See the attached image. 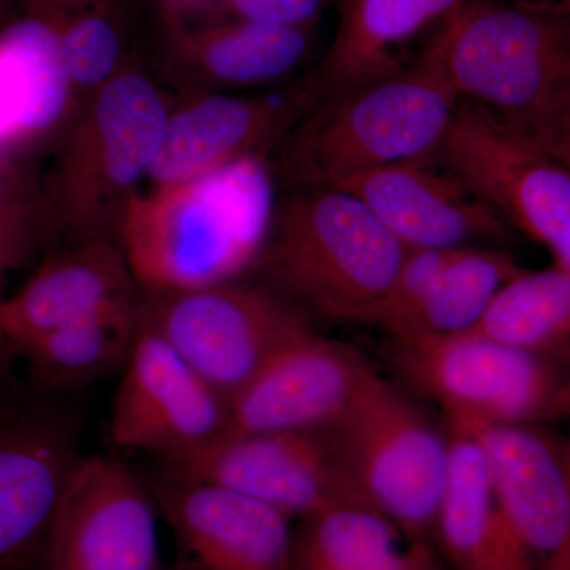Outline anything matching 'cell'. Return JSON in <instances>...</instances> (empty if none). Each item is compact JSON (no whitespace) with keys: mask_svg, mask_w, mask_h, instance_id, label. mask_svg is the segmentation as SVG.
<instances>
[{"mask_svg":"<svg viewBox=\"0 0 570 570\" xmlns=\"http://www.w3.org/2000/svg\"><path fill=\"white\" fill-rule=\"evenodd\" d=\"M41 2V0H32V3Z\"/></svg>","mask_w":570,"mask_h":570,"instance_id":"obj_37","label":"cell"},{"mask_svg":"<svg viewBox=\"0 0 570 570\" xmlns=\"http://www.w3.org/2000/svg\"><path fill=\"white\" fill-rule=\"evenodd\" d=\"M50 239L43 184L21 157L0 154V275L20 268Z\"/></svg>","mask_w":570,"mask_h":570,"instance_id":"obj_29","label":"cell"},{"mask_svg":"<svg viewBox=\"0 0 570 570\" xmlns=\"http://www.w3.org/2000/svg\"><path fill=\"white\" fill-rule=\"evenodd\" d=\"M460 100L542 151L570 119V9L535 0H466L423 55Z\"/></svg>","mask_w":570,"mask_h":570,"instance_id":"obj_1","label":"cell"},{"mask_svg":"<svg viewBox=\"0 0 570 570\" xmlns=\"http://www.w3.org/2000/svg\"><path fill=\"white\" fill-rule=\"evenodd\" d=\"M171 52L184 70L219 88H253L287 77L309 51L307 29L228 20L189 28L167 10Z\"/></svg>","mask_w":570,"mask_h":570,"instance_id":"obj_23","label":"cell"},{"mask_svg":"<svg viewBox=\"0 0 570 570\" xmlns=\"http://www.w3.org/2000/svg\"><path fill=\"white\" fill-rule=\"evenodd\" d=\"M468 433L485 456L502 515L532 560L542 562V570H570L569 444H558L538 425Z\"/></svg>","mask_w":570,"mask_h":570,"instance_id":"obj_17","label":"cell"},{"mask_svg":"<svg viewBox=\"0 0 570 570\" xmlns=\"http://www.w3.org/2000/svg\"><path fill=\"white\" fill-rule=\"evenodd\" d=\"M569 460H570V444H569Z\"/></svg>","mask_w":570,"mask_h":570,"instance_id":"obj_38","label":"cell"},{"mask_svg":"<svg viewBox=\"0 0 570 570\" xmlns=\"http://www.w3.org/2000/svg\"><path fill=\"white\" fill-rule=\"evenodd\" d=\"M354 195L407 250L475 246L505 239L509 224L452 171L425 163L377 168L336 184Z\"/></svg>","mask_w":570,"mask_h":570,"instance_id":"obj_18","label":"cell"},{"mask_svg":"<svg viewBox=\"0 0 570 570\" xmlns=\"http://www.w3.org/2000/svg\"><path fill=\"white\" fill-rule=\"evenodd\" d=\"M151 485L119 460L85 456L56 517L43 570H160Z\"/></svg>","mask_w":570,"mask_h":570,"instance_id":"obj_12","label":"cell"},{"mask_svg":"<svg viewBox=\"0 0 570 570\" xmlns=\"http://www.w3.org/2000/svg\"><path fill=\"white\" fill-rule=\"evenodd\" d=\"M374 373L337 341L299 333L230 403L232 433H317L335 425Z\"/></svg>","mask_w":570,"mask_h":570,"instance_id":"obj_16","label":"cell"},{"mask_svg":"<svg viewBox=\"0 0 570 570\" xmlns=\"http://www.w3.org/2000/svg\"><path fill=\"white\" fill-rule=\"evenodd\" d=\"M264 157L138 193L119 234L141 292L239 279L255 268L272 220Z\"/></svg>","mask_w":570,"mask_h":570,"instance_id":"obj_2","label":"cell"},{"mask_svg":"<svg viewBox=\"0 0 570 570\" xmlns=\"http://www.w3.org/2000/svg\"><path fill=\"white\" fill-rule=\"evenodd\" d=\"M570 367V273L561 266L510 279L472 332Z\"/></svg>","mask_w":570,"mask_h":570,"instance_id":"obj_26","label":"cell"},{"mask_svg":"<svg viewBox=\"0 0 570 570\" xmlns=\"http://www.w3.org/2000/svg\"><path fill=\"white\" fill-rule=\"evenodd\" d=\"M392 358L442 407L449 431L570 414V367L478 333L392 337Z\"/></svg>","mask_w":570,"mask_h":570,"instance_id":"obj_7","label":"cell"},{"mask_svg":"<svg viewBox=\"0 0 570 570\" xmlns=\"http://www.w3.org/2000/svg\"><path fill=\"white\" fill-rule=\"evenodd\" d=\"M55 24L40 10L0 28V154L61 137L78 108Z\"/></svg>","mask_w":570,"mask_h":570,"instance_id":"obj_20","label":"cell"},{"mask_svg":"<svg viewBox=\"0 0 570 570\" xmlns=\"http://www.w3.org/2000/svg\"><path fill=\"white\" fill-rule=\"evenodd\" d=\"M523 269L502 250L459 247L431 284L409 324L392 337L453 336L472 332L501 288Z\"/></svg>","mask_w":570,"mask_h":570,"instance_id":"obj_27","label":"cell"},{"mask_svg":"<svg viewBox=\"0 0 570 570\" xmlns=\"http://www.w3.org/2000/svg\"><path fill=\"white\" fill-rule=\"evenodd\" d=\"M140 316L228 403L284 344L311 328L305 314L272 288L239 279L141 292Z\"/></svg>","mask_w":570,"mask_h":570,"instance_id":"obj_8","label":"cell"},{"mask_svg":"<svg viewBox=\"0 0 570 570\" xmlns=\"http://www.w3.org/2000/svg\"><path fill=\"white\" fill-rule=\"evenodd\" d=\"M135 306L116 307L45 333L18 351L40 387H85L122 370L138 326Z\"/></svg>","mask_w":570,"mask_h":570,"instance_id":"obj_25","label":"cell"},{"mask_svg":"<svg viewBox=\"0 0 570 570\" xmlns=\"http://www.w3.org/2000/svg\"><path fill=\"white\" fill-rule=\"evenodd\" d=\"M165 471L234 491L279 510L292 520L336 502H356L324 431H228L208 448L165 461Z\"/></svg>","mask_w":570,"mask_h":570,"instance_id":"obj_13","label":"cell"},{"mask_svg":"<svg viewBox=\"0 0 570 570\" xmlns=\"http://www.w3.org/2000/svg\"><path fill=\"white\" fill-rule=\"evenodd\" d=\"M450 472L436 532L456 570H535L499 509L478 439L448 431Z\"/></svg>","mask_w":570,"mask_h":570,"instance_id":"obj_22","label":"cell"},{"mask_svg":"<svg viewBox=\"0 0 570 570\" xmlns=\"http://www.w3.org/2000/svg\"><path fill=\"white\" fill-rule=\"evenodd\" d=\"M460 99L422 58L348 91L317 97L279 142L296 187H335L354 176L436 156Z\"/></svg>","mask_w":570,"mask_h":570,"instance_id":"obj_4","label":"cell"},{"mask_svg":"<svg viewBox=\"0 0 570 570\" xmlns=\"http://www.w3.org/2000/svg\"><path fill=\"white\" fill-rule=\"evenodd\" d=\"M436 156L570 273L569 168L466 100Z\"/></svg>","mask_w":570,"mask_h":570,"instance_id":"obj_9","label":"cell"},{"mask_svg":"<svg viewBox=\"0 0 570 570\" xmlns=\"http://www.w3.org/2000/svg\"><path fill=\"white\" fill-rule=\"evenodd\" d=\"M406 254L354 195L296 187L273 208L255 268L306 317L376 324Z\"/></svg>","mask_w":570,"mask_h":570,"instance_id":"obj_3","label":"cell"},{"mask_svg":"<svg viewBox=\"0 0 570 570\" xmlns=\"http://www.w3.org/2000/svg\"><path fill=\"white\" fill-rule=\"evenodd\" d=\"M151 489L178 570H292L294 528L279 510L168 471Z\"/></svg>","mask_w":570,"mask_h":570,"instance_id":"obj_15","label":"cell"},{"mask_svg":"<svg viewBox=\"0 0 570 570\" xmlns=\"http://www.w3.org/2000/svg\"><path fill=\"white\" fill-rule=\"evenodd\" d=\"M324 433L352 499L392 521L412 543H425L436 531L448 487L449 433L376 371Z\"/></svg>","mask_w":570,"mask_h":570,"instance_id":"obj_6","label":"cell"},{"mask_svg":"<svg viewBox=\"0 0 570 570\" xmlns=\"http://www.w3.org/2000/svg\"><path fill=\"white\" fill-rule=\"evenodd\" d=\"M404 538L376 510L360 502H336L299 519L292 570H417L426 546L406 547Z\"/></svg>","mask_w":570,"mask_h":570,"instance_id":"obj_24","label":"cell"},{"mask_svg":"<svg viewBox=\"0 0 570 570\" xmlns=\"http://www.w3.org/2000/svg\"><path fill=\"white\" fill-rule=\"evenodd\" d=\"M6 279V276L0 275V365L7 362L9 355L14 354L13 348H11L9 340H7L6 332H3L2 325V306L6 298L2 296V283Z\"/></svg>","mask_w":570,"mask_h":570,"instance_id":"obj_32","label":"cell"},{"mask_svg":"<svg viewBox=\"0 0 570 570\" xmlns=\"http://www.w3.org/2000/svg\"><path fill=\"white\" fill-rule=\"evenodd\" d=\"M230 431V403L164 340L138 309L132 347L112 400L116 448L165 461L208 448Z\"/></svg>","mask_w":570,"mask_h":570,"instance_id":"obj_10","label":"cell"},{"mask_svg":"<svg viewBox=\"0 0 570 570\" xmlns=\"http://www.w3.org/2000/svg\"><path fill=\"white\" fill-rule=\"evenodd\" d=\"M466 0H341L332 45L311 75L314 99L403 69L397 51Z\"/></svg>","mask_w":570,"mask_h":570,"instance_id":"obj_21","label":"cell"},{"mask_svg":"<svg viewBox=\"0 0 570 570\" xmlns=\"http://www.w3.org/2000/svg\"><path fill=\"white\" fill-rule=\"evenodd\" d=\"M547 154H550L551 157H554L558 163L570 170V119L562 127L560 135H558L557 140L553 141Z\"/></svg>","mask_w":570,"mask_h":570,"instance_id":"obj_31","label":"cell"},{"mask_svg":"<svg viewBox=\"0 0 570 570\" xmlns=\"http://www.w3.org/2000/svg\"><path fill=\"white\" fill-rule=\"evenodd\" d=\"M223 3L228 18L307 31L324 9V0H223Z\"/></svg>","mask_w":570,"mask_h":570,"instance_id":"obj_30","label":"cell"},{"mask_svg":"<svg viewBox=\"0 0 570 570\" xmlns=\"http://www.w3.org/2000/svg\"><path fill=\"white\" fill-rule=\"evenodd\" d=\"M198 2H202V0H167V10L181 11Z\"/></svg>","mask_w":570,"mask_h":570,"instance_id":"obj_33","label":"cell"},{"mask_svg":"<svg viewBox=\"0 0 570 570\" xmlns=\"http://www.w3.org/2000/svg\"><path fill=\"white\" fill-rule=\"evenodd\" d=\"M82 459L75 420L59 409L0 404V570H43Z\"/></svg>","mask_w":570,"mask_h":570,"instance_id":"obj_11","label":"cell"},{"mask_svg":"<svg viewBox=\"0 0 570 570\" xmlns=\"http://www.w3.org/2000/svg\"><path fill=\"white\" fill-rule=\"evenodd\" d=\"M31 9L55 24L78 104L126 66L121 32L99 0H43Z\"/></svg>","mask_w":570,"mask_h":570,"instance_id":"obj_28","label":"cell"},{"mask_svg":"<svg viewBox=\"0 0 570 570\" xmlns=\"http://www.w3.org/2000/svg\"><path fill=\"white\" fill-rule=\"evenodd\" d=\"M417 570H439L434 564L433 558H431L430 550L426 551L425 557L420 561Z\"/></svg>","mask_w":570,"mask_h":570,"instance_id":"obj_34","label":"cell"},{"mask_svg":"<svg viewBox=\"0 0 570 570\" xmlns=\"http://www.w3.org/2000/svg\"><path fill=\"white\" fill-rule=\"evenodd\" d=\"M535 2L553 3V6H560L566 7V9H570V0H535Z\"/></svg>","mask_w":570,"mask_h":570,"instance_id":"obj_35","label":"cell"},{"mask_svg":"<svg viewBox=\"0 0 570 570\" xmlns=\"http://www.w3.org/2000/svg\"><path fill=\"white\" fill-rule=\"evenodd\" d=\"M3 6H6V0H0V28H2L3 24H6V22H2Z\"/></svg>","mask_w":570,"mask_h":570,"instance_id":"obj_36","label":"cell"},{"mask_svg":"<svg viewBox=\"0 0 570 570\" xmlns=\"http://www.w3.org/2000/svg\"><path fill=\"white\" fill-rule=\"evenodd\" d=\"M314 100L309 81L281 91L198 94L168 112L148 178L171 186L277 148Z\"/></svg>","mask_w":570,"mask_h":570,"instance_id":"obj_14","label":"cell"},{"mask_svg":"<svg viewBox=\"0 0 570 570\" xmlns=\"http://www.w3.org/2000/svg\"><path fill=\"white\" fill-rule=\"evenodd\" d=\"M168 112L156 82L127 66L78 105L43 184L51 239H66V246L119 243L138 183L159 153Z\"/></svg>","mask_w":570,"mask_h":570,"instance_id":"obj_5","label":"cell"},{"mask_svg":"<svg viewBox=\"0 0 570 570\" xmlns=\"http://www.w3.org/2000/svg\"><path fill=\"white\" fill-rule=\"evenodd\" d=\"M140 298V285L118 242L77 243L50 255L24 287L3 302V332L18 354L51 330L138 305Z\"/></svg>","mask_w":570,"mask_h":570,"instance_id":"obj_19","label":"cell"}]
</instances>
